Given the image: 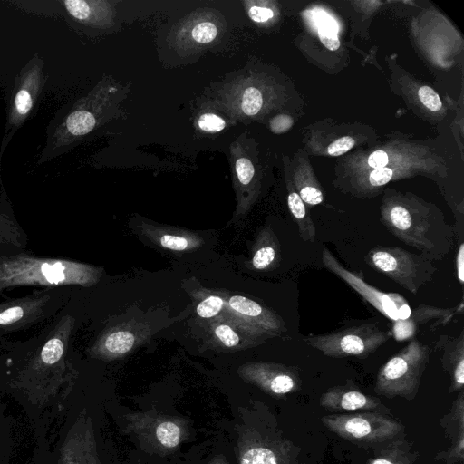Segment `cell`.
<instances>
[{
	"mask_svg": "<svg viewBox=\"0 0 464 464\" xmlns=\"http://www.w3.org/2000/svg\"><path fill=\"white\" fill-rule=\"evenodd\" d=\"M381 222L399 240L431 261L442 260L454 245V229L436 207L412 197L387 196Z\"/></svg>",
	"mask_w": 464,
	"mask_h": 464,
	"instance_id": "cell-1",
	"label": "cell"
},
{
	"mask_svg": "<svg viewBox=\"0 0 464 464\" xmlns=\"http://www.w3.org/2000/svg\"><path fill=\"white\" fill-rule=\"evenodd\" d=\"M237 428L239 464H304L300 449L283 433L263 403L244 410Z\"/></svg>",
	"mask_w": 464,
	"mask_h": 464,
	"instance_id": "cell-2",
	"label": "cell"
},
{
	"mask_svg": "<svg viewBox=\"0 0 464 464\" xmlns=\"http://www.w3.org/2000/svg\"><path fill=\"white\" fill-rule=\"evenodd\" d=\"M102 275L101 267L87 264L20 255L0 260V290L26 285L92 286Z\"/></svg>",
	"mask_w": 464,
	"mask_h": 464,
	"instance_id": "cell-3",
	"label": "cell"
},
{
	"mask_svg": "<svg viewBox=\"0 0 464 464\" xmlns=\"http://www.w3.org/2000/svg\"><path fill=\"white\" fill-rule=\"evenodd\" d=\"M430 353L429 345L412 339L380 368L374 392L388 399L401 397L413 400L418 393Z\"/></svg>",
	"mask_w": 464,
	"mask_h": 464,
	"instance_id": "cell-4",
	"label": "cell"
},
{
	"mask_svg": "<svg viewBox=\"0 0 464 464\" xmlns=\"http://www.w3.org/2000/svg\"><path fill=\"white\" fill-rule=\"evenodd\" d=\"M392 336L391 330L382 329L377 322H368L304 336L303 340L328 357L365 359Z\"/></svg>",
	"mask_w": 464,
	"mask_h": 464,
	"instance_id": "cell-5",
	"label": "cell"
},
{
	"mask_svg": "<svg viewBox=\"0 0 464 464\" xmlns=\"http://www.w3.org/2000/svg\"><path fill=\"white\" fill-rule=\"evenodd\" d=\"M320 420L331 432L362 446L375 448L404 436V426L400 421L375 411L333 413Z\"/></svg>",
	"mask_w": 464,
	"mask_h": 464,
	"instance_id": "cell-6",
	"label": "cell"
},
{
	"mask_svg": "<svg viewBox=\"0 0 464 464\" xmlns=\"http://www.w3.org/2000/svg\"><path fill=\"white\" fill-rule=\"evenodd\" d=\"M363 260L411 294L430 282L438 270L430 259L400 246H375Z\"/></svg>",
	"mask_w": 464,
	"mask_h": 464,
	"instance_id": "cell-7",
	"label": "cell"
},
{
	"mask_svg": "<svg viewBox=\"0 0 464 464\" xmlns=\"http://www.w3.org/2000/svg\"><path fill=\"white\" fill-rule=\"evenodd\" d=\"M45 79L44 62L38 53H35L15 79L7 111L0 158L14 133L24 124L34 108Z\"/></svg>",
	"mask_w": 464,
	"mask_h": 464,
	"instance_id": "cell-8",
	"label": "cell"
},
{
	"mask_svg": "<svg viewBox=\"0 0 464 464\" xmlns=\"http://www.w3.org/2000/svg\"><path fill=\"white\" fill-rule=\"evenodd\" d=\"M324 268L345 282L382 315L394 322L406 319L411 311L407 299L398 293L383 292L368 284L362 273L345 268L327 246L322 250Z\"/></svg>",
	"mask_w": 464,
	"mask_h": 464,
	"instance_id": "cell-9",
	"label": "cell"
},
{
	"mask_svg": "<svg viewBox=\"0 0 464 464\" xmlns=\"http://www.w3.org/2000/svg\"><path fill=\"white\" fill-rule=\"evenodd\" d=\"M237 372L274 397H284L301 389L302 380L296 367L272 362H255L241 365Z\"/></svg>",
	"mask_w": 464,
	"mask_h": 464,
	"instance_id": "cell-10",
	"label": "cell"
},
{
	"mask_svg": "<svg viewBox=\"0 0 464 464\" xmlns=\"http://www.w3.org/2000/svg\"><path fill=\"white\" fill-rule=\"evenodd\" d=\"M149 336L147 324L131 320L106 330L94 343L92 353L103 360L123 358Z\"/></svg>",
	"mask_w": 464,
	"mask_h": 464,
	"instance_id": "cell-11",
	"label": "cell"
},
{
	"mask_svg": "<svg viewBox=\"0 0 464 464\" xmlns=\"http://www.w3.org/2000/svg\"><path fill=\"white\" fill-rule=\"evenodd\" d=\"M225 310L260 333L266 339L280 336L286 331L283 318L273 310L243 295H225Z\"/></svg>",
	"mask_w": 464,
	"mask_h": 464,
	"instance_id": "cell-12",
	"label": "cell"
},
{
	"mask_svg": "<svg viewBox=\"0 0 464 464\" xmlns=\"http://www.w3.org/2000/svg\"><path fill=\"white\" fill-rule=\"evenodd\" d=\"M324 409L335 413L375 411L389 414L390 409L377 397L362 392L351 380L326 390L319 399Z\"/></svg>",
	"mask_w": 464,
	"mask_h": 464,
	"instance_id": "cell-13",
	"label": "cell"
},
{
	"mask_svg": "<svg viewBox=\"0 0 464 464\" xmlns=\"http://www.w3.org/2000/svg\"><path fill=\"white\" fill-rule=\"evenodd\" d=\"M226 313L227 315H218L209 324V336L216 344L227 351H237L266 342V339L256 330Z\"/></svg>",
	"mask_w": 464,
	"mask_h": 464,
	"instance_id": "cell-14",
	"label": "cell"
},
{
	"mask_svg": "<svg viewBox=\"0 0 464 464\" xmlns=\"http://www.w3.org/2000/svg\"><path fill=\"white\" fill-rule=\"evenodd\" d=\"M463 312V303L452 308H441L420 304L411 311L410 315L403 320H396L392 327V335L398 341L412 338L420 330V326L435 321L437 326L448 324L451 318Z\"/></svg>",
	"mask_w": 464,
	"mask_h": 464,
	"instance_id": "cell-15",
	"label": "cell"
},
{
	"mask_svg": "<svg viewBox=\"0 0 464 464\" xmlns=\"http://www.w3.org/2000/svg\"><path fill=\"white\" fill-rule=\"evenodd\" d=\"M445 434L450 439L451 446L446 451L439 452L435 459L445 464L462 463L464 459V392H459L450 411L440 419Z\"/></svg>",
	"mask_w": 464,
	"mask_h": 464,
	"instance_id": "cell-16",
	"label": "cell"
},
{
	"mask_svg": "<svg viewBox=\"0 0 464 464\" xmlns=\"http://www.w3.org/2000/svg\"><path fill=\"white\" fill-rule=\"evenodd\" d=\"M440 353L442 368L451 378L450 392H460L464 386V329L458 336L441 334L435 342Z\"/></svg>",
	"mask_w": 464,
	"mask_h": 464,
	"instance_id": "cell-17",
	"label": "cell"
},
{
	"mask_svg": "<svg viewBox=\"0 0 464 464\" xmlns=\"http://www.w3.org/2000/svg\"><path fill=\"white\" fill-rule=\"evenodd\" d=\"M140 230L152 243L171 251H191L204 245L199 235L179 227L142 223Z\"/></svg>",
	"mask_w": 464,
	"mask_h": 464,
	"instance_id": "cell-18",
	"label": "cell"
},
{
	"mask_svg": "<svg viewBox=\"0 0 464 464\" xmlns=\"http://www.w3.org/2000/svg\"><path fill=\"white\" fill-rule=\"evenodd\" d=\"M61 4L72 18L82 24L103 27L111 21L112 9L109 2L63 0Z\"/></svg>",
	"mask_w": 464,
	"mask_h": 464,
	"instance_id": "cell-19",
	"label": "cell"
},
{
	"mask_svg": "<svg viewBox=\"0 0 464 464\" xmlns=\"http://www.w3.org/2000/svg\"><path fill=\"white\" fill-rule=\"evenodd\" d=\"M281 261V247L271 227L261 229L252 249L250 266L258 271L275 269Z\"/></svg>",
	"mask_w": 464,
	"mask_h": 464,
	"instance_id": "cell-20",
	"label": "cell"
},
{
	"mask_svg": "<svg viewBox=\"0 0 464 464\" xmlns=\"http://www.w3.org/2000/svg\"><path fill=\"white\" fill-rule=\"evenodd\" d=\"M418 458L412 443L402 436L374 448L367 464H414Z\"/></svg>",
	"mask_w": 464,
	"mask_h": 464,
	"instance_id": "cell-21",
	"label": "cell"
},
{
	"mask_svg": "<svg viewBox=\"0 0 464 464\" xmlns=\"http://www.w3.org/2000/svg\"><path fill=\"white\" fill-rule=\"evenodd\" d=\"M149 426L152 440L166 450L177 448L184 438V430L177 420L164 418H150Z\"/></svg>",
	"mask_w": 464,
	"mask_h": 464,
	"instance_id": "cell-22",
	"label": "cell"
},
{
	"mask_svg": "<svg viewBox=\"0 0 464 464\" xmlns=\"http://www.w3.org/2000/svg\"><path fill=\"white\" fill-rule=\"evenodd\" d=\"M287 205L289 211L297 225L301 239L305 242H314L316 237L315 226L309 215L306 205L301 199L297 191L289 189Z\"/></svg>",
	"mask_w": 464,
	"mask_h": 464,
	"instance_id": "cell-23",
	"label": "cell"
},
{
	"mask_svg": "<svg viewBox=\"0 0 464 464\" xmlns=\"http://www.w3.org/2000/svg\"><path fill=\"white\" fill-rule=\"evenodd\" d=\"M234 169L238 193L237 209L235 213V218H238L246 213V193L249 192V186L255 177L256 169L251 160L245 156L235 157Z\"/></svg>",
	"mask_w": 464,
	"mask_h": 464,
	"instance_id": "cell-24",
	"label": "cell"
},
{
	"mask_svg": "<svg viewBox=\"0 0 464 464\" xmlns=\"http://www.w3.org/2000/svg\"><path fill=\"white\" fill-rule=\"evenodd\" d=\"M46 299L20 300L6 304L0 308V326L11 325L22 321L30 314H34Z\"/></svg>",
	"mask_w": 464,
	"mask_h": 464,
	"instance_id": "cell-25",
	"label": "cell"
},
{
	"mask_svg": "<svg viewBox=\"0 0 464 464\" xmlns=\"http://www.w3.org/2000/svg\"><path fill=\"white\" fill-rule=\"evenodd\" d=\"M225 296L208 295L198 304L196 311L199 317L203 319H211L219 315L225 309Z\"/></svg>",
	"mask_w": 464,
	"mask_h": 464,
	"instance_id": "cell-26",
	"label": "cell"
},
{
	"mask_svg": "<svg viewBox=\"0 0 464 464\" xmlns=\"http://www.w3.org/2000/svg\"><path fill=\"white\" fill-rule=\"evenodd\" d=\"M218 34V25L211 21H200L191 28L189 36L196 44H206L213 42Z\"/></svg>",
	"mask_w": 464,
	"mask_h": 464,
	"instance_id": "cell-27",
	"label": "cell"
},
{
	"mask_svg": "<svg viewBox=\"0 0 464 464\" xmlns=\"http://www.w3.org/2000/svg\"><path fill=\"white\" fill-rule=\"evenodd\" d=\"M263 106V96L261 92L256 87H247L244 90L241 100L240 109L247 116L256 115Z\"/></svg>",
	"mask_w": 464,
	"mask_h": 464,
	"instance_id": "cell-28",
	"label": "cell"
},
{
	"mask_svg": "<svg viewBox=\"0 0 464 464\" xmlns=\"http://www.w3.org/2000/svg\"><path fill=\"white\" fill-rule=\"evenodd\" d=\"M64 343L58 337L52 338L46 342L41 352V359L44 363L53 364L57 362L63 356Z\"/></svg>",
	"mask_w": 464,
	"mask_h": 464,
	"instance_id": "cell-29",
	"label": "cell"
},
{
	"mask_svg": "<svg viewBox=\"0 0 464 464\" xmlns=\"http://www.w3.org/2000/svg\"><path fill=\"white\" fill-rule=\"evenodd\" d=\"M198 126L207 132H218L226 126L225 120L218 114L206 112L198 119Z\"/></svg>",
	"mask_w": 464,
	"mask_h": 464,
	"instance_id": "cell-30",
	"label": "cell"
},
{
	"mask_svg": "<svg viewBox=\"0 0 464 464\" xmlns=\"http://www.w3.org/2000/svg\"><path fill=\"white\" fill-rule=\"evenodd\" d=\"M418 95L421 103L430 111H437L441 109V100L432 88L421 86L418 91Z\"/></svg>",
	"mask_w": 464,
	"mask_h": 464,
	"instance_id": "cell-31",
	"label": "cell"
},
{
	"mask_svg": "<svg viewBox=\"0 0 464 464\" xmlns=\"http://www.w3.org/2000/svg\"><path fill=\"white\" fill-rule=\"evenodd\" d=\"M393 171L390 168L374 169L369 173L368 183L372 188H379L392 180Z\"/></svg>",
	"mask_w": 464,
	"mask_h": 464,
	"instance_id": "cell-32",
	"label": "cell"
},
{
	"mask_svg": "<svg viewBox=\"0 0 464 464\" xmlns=\"http://www.w3.org/2000/svg\"><path fill=\"white\" fill-rule=\"evenodd\" d=\"M355 145L353 138L343 136L332 142L327 148L330 156H340L349 151Z\"/></svg>",
	"mask_w": 464,
	"mask_h": 464,
	"instance_id": "cell-33",
	"label": "cell"
},
{
	"mask_svg": "<svg viewBox=\"0 0 464 464\" xmlns=\"http://www.w3.org/2000/svg\"><path fill=\"white\" fill-rule=\"evenodd\" d=\"M247 14L249 18L256 23L267 22L274 16L272 9L257 5H250L247 9Z\"/></svg>",
	"mask_w": 464,
	"mask_h": 464,
	"instance_id": "cell-34",
	"label": "cell"
},
{
	"mask_svg": "<svg viewBox=\"0 0 464 464\" xmlns=\"http://www.w3.org/2000/svg\"><path fill=\"white\" fill-rule=\"evenodd\" d=\"M293 121L288 115H278L271 120L270 128L275 133H281L292 126Z\"/></svg>",
	"mask_w": 464,
	"mask_h": 464,
	"instance_id": "cell-35",
	"label": "cell"
},
{
	"mask_svg": "<svg viewBox=\"0 0 464 464\" xmlns=\"http://www.w3.org/2000/svg\"><path fill=\"white\" fill-rule=\"evenodd\" d=\"M319 39L321 43L330 51H336L340 47V40L336 34H334L327 31L320 30L318 32Z\"/></svg>",
	"mask_w": 464,
	"mask_h": 464,
	"instance_id": "cell-36",
	"label": "cell"
},
{
	"mask_svg": "<svg viewBox=\"0 0 464 464\" xmlns=\"http://www.w3.org/2000/svg\"><path fill=\"white\" fill-rule=\"evenodd\" d=\"M367 162L373 169H381L386 167L389 162V157L385 151L379 150L370 154Z\"/></svg>",
	"mask_w": 464,
	"mask_h": 464,
	"instance_id": "cell-37",
	"label": "cell"
},
{
	"mask_svg": "<svg viewBox=\"0 0 464 464\" xmlns=\"http://www.w3.org/2000/svg\"><path fill=\"white\" fill-rule=\"evenodd\" d=\"M457 276L460 284L464 283V244L460 243L456 256Z\"/></svg>",
	"mask_w": 464,
	"mask_h": 464,
	"instance_id": "cell-38",
	"label": "cell"
},
{
	"mask_svg": "<svg viewBox=\"0 0 464 464\" xmlns=\"http://www.w3.org/2000/svg\"><path fill=\"white\" fill-rule=\"evenodd\" d=\"M209 464H227L222 458L213 459Z\"/></svg>",
	"mask_w": 464,
	"mask_h": 464,
	"instance_id": "cell-39",
	"label": "cell"
}]
</instances>
